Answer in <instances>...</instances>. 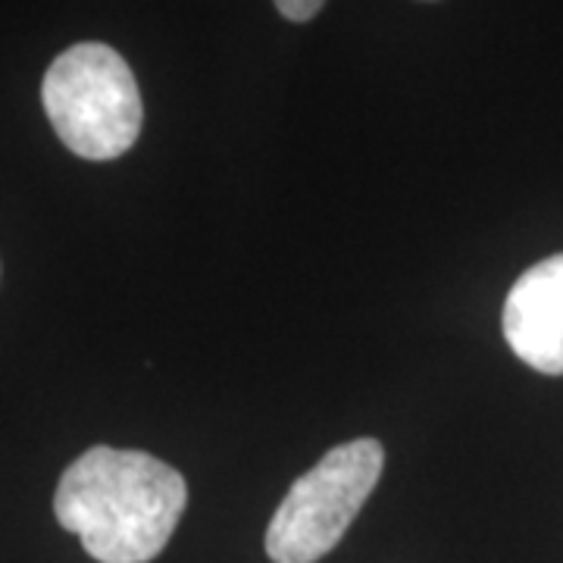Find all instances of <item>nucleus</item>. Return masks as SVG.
Returning a JSON list of instances; mask_svg holds the SVG:
<instances>
[{
  "instance_id": "4",
  "label": "nucleus",
  "mask_w": 563,
  "mask_h": 563,
  "mask_svg": "<svg viewBox=\"0 0 563 563\" xmlns=\"http://www.w3.org/2000/svg\"><path fill=\"white\" fill-rule=\"evenodd\" d=\"M504 339L544 376H563V254L529 266L504 301Z\"/></svg>"
},
{
  "instance_id": "3",
  "label": "nucleus",
  "mask_w": 563,
  "mask_h": 563,
  "mask_svg": "<svg viewBox=\"0 0 563 563\" xmlns=\"http://www.w3.org/2000/svg\"><path fill=\"white\" fill-rule=\"evenodd\" d=\"M385 451L376 439L332 448L313 470L288 488L266 529L273 563H317L342 542L347 526L379 485Z\"/></svg>"
},
{
  "instance_id": "2",
  "label": "nucleus",
  "mask_w": 563,
  "mask_h": 563,
  "mask_svg": "<svg viewBox=\"0 0 563 563\" xmlns=\"http://www.w3.org/2000/svg\"><path fill=\"white\" fill-rule=\"evenodd\" d=\"M41 101L63 144L85 161H117L139 141V81L107 44L85 41L63 51L44 76Z\"/></svg>"
},
{
  "instance_id": "1",
  "label": "nucleus",
  "mask_w": 563,
  "mask_h": 563,
  "mask_svg": "<svg viewBox=\"0 0 563 563\" xmlns=\"http://www.w3.org/2000/svg\"><path fill=\"white\" fill-rule=\"evenodd\" d=\"M185 504L179 470L144 451L98 444L66 466L54 514L98 563H147L169 544Z\"/></svg>"
},
{
  "instance_id": "5",
  "label": "nucleus",
  "mask_w": 563,
  "mask_h": 563,
  "mask_svg": "<svg viewBox=\"0 0 563 563\" xmlns=\"http://www.w3.org/2000/svg\"><path fill=\"white\" fill-rule=\"evenodd\" d=\"M322 3H325V0H276V7H279L282 16L291 22L313 20V16L322 10Z\"/></svg>"
}]
</instances>
